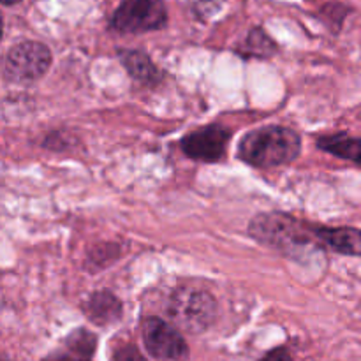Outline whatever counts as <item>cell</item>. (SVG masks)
I'll use <instances>...</instances> for the list:
<instances>
[{
  "mask_svg": "<svg viewBox=\"0 0 361 361\" xmlns=\"http://www.w3.org/2000/svg\"><path fill=\"white\" fill-rule=\"evenodd\" d=\"M249 235L264 247L291 259H300L310 250H321L317 226L282 212L257 214L249 224Z\"/></svg>",
  "mask_w": 361,
  "mask_h": 361,
  "instance_id": "obj_1",
  "label": "cell"
},
{
  "mask_svg": "<svg viewBox=\"0 0 361 361\" xmlns=\"http://www.w3.org/2000/svg\"><path fill=\"white\" fill-rule=\"evenodd\" d=\"M302 152V137L282 126H264L250 130L238 145V159L259 169L291 164Z\"/></svg>",
  "mask_w": 361,
  "mask_h": 361,
  "instance_id": "obj_2",
  "label": "cell"
},
{
  "mask_svg": "<svg viewBox=\"0 0 361 361\" xmlns=\"http://www.w3.org/2000/svg\"><path fill=\"white\" fill-rule=\"evenodd\" d=\"M166 316L178 330L187 334H203L219 316V303L214 295L196 286H182L169 295Z\"/></svg>",
  "mask_w": 361,
  "mask_h": 361,
  "instance_id": "obj_3",
  "label": "cell"
},
{
  "mask_svg": "<svg viewBox=\"0 0 361 361\" xmlns=\"http://www.w3.org/2000/svg\"><path fill=\"white\" fill-rule=\"evenodd\" d=\"M51 60V51L42 42H18L4 59V80L21 85L35 83L48 73Z\"/></svg>",
  "mask_w": 361,
  "mask_h": 361,
  "instance_id": "obj_4",
  "label": "cell"
},
{
  "mask_svg": "<svg viewBox=\"0 0 361 361\" xmlns=\"http://www.w3.org/2000/svg\"><path fill=\"white\" fill-rule=\"evenodd\" d=\"M168 25L164 0H122L109 20V27L120 34H145Z\"/></svg>",
  "mask_w": 361,
  "mask_h": 361,
  "instance_id": "obj_5",
  "label": "cell"
},
{
  "mask_svg": "<svg viewBox=\"0 0 361 361\" xmlns=\"http://www.w3.org/2000/svg\"><path fill=\"white\" fill-rule=\"evenodd\" d=\"M140 328L145 348L154 358L164 361L187 360L189 345L178 328L155 316L143 317Z\"/></svg>",
  "mask_w": 361,
  "mask_h": 361,
  "instance_id": "obj_6",
  "label": "cell"
},
{
  "mask_svg": "<svg viewBox=\"0 0 361 361\" xmlns=\"http://www.w3.org/2000/svg\"><path fill=\"white\" fill-rule=\"evenodd\" d=\"M229 140H231V130L221 123H212L183 136L180 147L183 154L194 161L217 162L224 157Z\"/></svg>",
  "mask_w": 361,
  "mask_h": 361,
  "instance_id": "obj_7",
  "label": "cell"
},
{
  "mask_svg": "<svg viewBox=\"0 0 361 361\" xmlns=\"http://www.w3.org/2000/svg\"><path fill=\"white\" fill-rule=\"evenodd\" d=\"M95 349L97 335L87 328H76L41 361H92Z\"/></svg>",
  "mask_w": 361,
  "mask_h": 361,
  "instance_id": "obj_8",
  "label": "cell"
},
{
  "mask_svg": "<svg viewBox=\"0 0 361 361\" xmlns=\"http://www.w3.org/2000/svg\"><path fill=\"white\" fill-rule=\"evenodd\" d=\"M317 238H319L321 250L341 254V256L361 257V229L358 228L317 226Z\"/></svg>",
  "mask_w": 361,
  "mask_h": 361,
  "instance_id": "obj_9",
  "label": "cell"
},
{
  "mask_svg": "<svg viewBox=\"0 0 361 361\" xmlns=\"http://www.w3.org/2000/svg\"><path fill=\"white\" fill-rule=\"evenodd\" d=\"M83 314L90 323L97 326H109L120 321L123 316V305L118 296L109 289H101V291L92 293L87 302L81 307Z\"/></svg>",
  "mask_w": 361,
  "mask_h": 361,
  "instance_id": "obj_10",
  "label": "cell"
},
{
  "mask_svg": "<svg viewBox=\"0 0 361 361\" xmlns=\"http://www.w3.org/2000/svg\"><path fill=\"white\" fill-rule=\"evenodd\" d=\"M118 59L122 66L127 69L129 76L136 80L137 83L147 85V87H155L164 78V74L152 62L147 53L137 51V49H120Z\"/></svg>",
  "mask_w": 361,
  "mask_h": 361,
  "instance_id": "obj_11",
  "label": "cell"
},
{
  "mask_svg": "<svg viewBox=\"0 0 361 361\" xmlns=\"http://www.w3.org/2000/svg\"><path fill=\"white\" fill-rule=\"evenodd\" d=\"M316 145L319 150L361 166V137H355L348 133H335L317 137Z\"/></svg>",
  "mask_w": 361,
  "mask_h": 361,
  "instance_id": "obj_12",
  "label": "cell"
},
{
  "mask_svg": "<svg viewBox=\"0 0 361 361\" xmlns=\"http://www.w3.org/2000/svg\"><path fill=\"white\" fill-rule=\"evenodd\" d=\"M277 51V42L259 27L252 28L245 37V41L236 49V53L243 59H270Z\"/></svg>",
  "mask_w": 361,
  "mask_h": 361,
  "instance_id": "obj_13",
  "label": "cell"
},
{
  "mask_svg": "<svg viewBox=\"0 0 361 361\" xmlns=\"http://www.w3.org/2000/svg\"><path fill=\"white\" fill-rule=\"evenodd\" d=\"M120 254V249L115 245V243H101V245H97L95 249H92L90 252H88V267H95L97 270H101V268H106L109 263H113V261L118 257Z\"/></svg>",
  "mask_w": 361,
  "mask_h": 361,
  "instance_id": "obj_14",
  "label": "cell"
},
{
  "mask_svg": "<svg viewBox=\"0 0 361 361\" xmlns=\"http://www.w3.org/2000/svg\"><path fill=\"white\" fill-rule=\"evenodd\" d=\"M222 6V0H192V7L200 18H208L217 13Z\"/></svg>",
  "mask_w": 361,
  "mask_h": 361,
  "instance_id": "obj_15",
  "label": "cell"
},
{
  "mask_svg": "<svg viewBox=\"0 0 361 361\" xmlns=\"http://www.w3.org/2000/svg\"><path fill=\"white\" fill-rule=\"evenodd\" d=\"M113 361H148V360L137 351L136 345L127 344L116 349L115 355H113Z\"/></svg>",
  "mask_w": 361,
  "mask_h": 361,
  "instance_id": "obj_16",
  "label": "cell"
},
{
  "mask_svg": "<svg viewBox=\"0 0 361 361\" xmlns=\"http://www.w3.org/2000/svg\"><path fill=\"white\" fill-rule=\"evenodd\" d=\"M69 145H71L69 137H63L62 133H51L44 137V147L48 148V150H55V152L67 150Z\"/></svg>",
  "mask_w": 361,
  "mask_h": 361,
  "instance_id": "obj_17",
  "label": "cell"
},
{
  "mask_svg": "<svg viewBox=\"0 0 361 361\" xmlns=\"http://www.w3.org/2000/svg\"><path fill=\"white\" fill-rule=\"evenodd\" d=\"M259 361H293V356L288 348H275L270 353H267Z\"/></svg>",
  "mask_w": 361,
  "mask_h": 361,
  "instance_id": "obj_18",
  "label": "cell"
},
{
  "mask_svg": "<svg viewBox=\"0 0 361 361\" xmlns=\"http://www.w3.org/2000/svg\"><path fill=\"white\" fill-rule=\"evenodd\" d=\"M21 0H2L4 6H14V4H20Z\"/></svg>",
  "mask_w": 361,
  "mask_h": 361,
  "instance_id": "obj_19",
  "label": "cell"
},
{
  "mask_svg": "<svg viewBox=\"0 0 361 361\" xmlns=\"http://www.w3.org/2000/svg\"><path fill=\"white\" fill-rule=\"evenodd\" d=\"M2 361H9V360H7V358H4V360H2Z\"/></svg>",
  "mask_w": 361,
  "mask_h": 361,
  "instance_id": "obj_20",
  "label": "cell"
}]
</instances>
